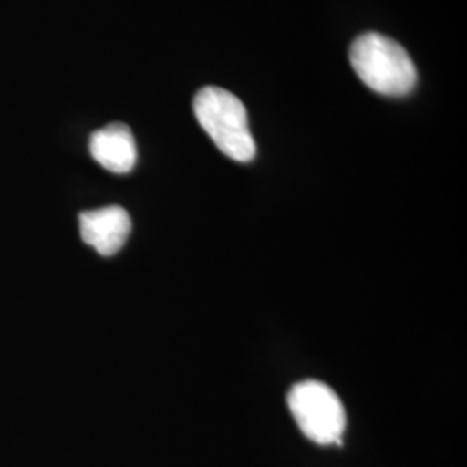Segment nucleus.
<instances>
[{"instance_id":"4","label":"nucleus","mask_w":467,"mask_h":467,"mask_svg":"<svg viewBox=\"0 0 467 467\" xmlns=\"http://www.w3.org/2000/svg\"><path fill=\"white\" fill-rule=\"evenodd\" d=\"M132 231V220L121 206H106L80 213V235L85 244L102 256H113L121 250Z\"/></svg>"},{"instance_id":"2","label":"nucleus","mask_w":467,"mask_h":467,"mask_svg":"<svg viewBox=\"0 0 467 467\" xmlns=\"http://www.w3.org/2000/svg\"><path fill=\"white\" fill-rule=\"evenodd\" d=\"M194 115L201 129L227 158L250 163L256 154L248 111L243 100L220 87H204L194 98Z\"/></svg>"},{"instance_id":"5","label":"nucleus","mask_w":467,"mask_h":467,"mask_svg":"<svg viewBox=\"0 0 467 467\" xmlns=\"http://www.w3.org/2000/svg\"><path fill=\"white\" fill-rule=\"evenodd\" d=\"M88 150L100 167L118 175L132 171L137 163L134 134L123 123H109L90 135Z\"/></svg>"},{"instance_id":"1","label":"nucleus","mask_w":467,"mask_h":467,"mask_svg":"<svg viewBox=\"0 0 467 467\" xmlns=\"http://www.w3.org/2000/svg\"><path fill=\"white\" fill-rule=\"evenodd\" d=\"M350 63L357 77L383 96H407L418 84V69L409 52L381 34L357 36L350 47Z\"/></svg>"},{"instance_id":"3","label":"nucleus","mask_w":467,"mask_h":467,"mask_svg":"<svg viewBox=\"0 0 467 467\" xmlns=\"http://www.w3.org/2000/svg\"><path fill=\"white\" fill-rule=\"evenodd\" d=\"M287 405L301 433L317 445H341L347 412L327 384L303 381L289 391Z\"/></svg>"}]
</instances>
